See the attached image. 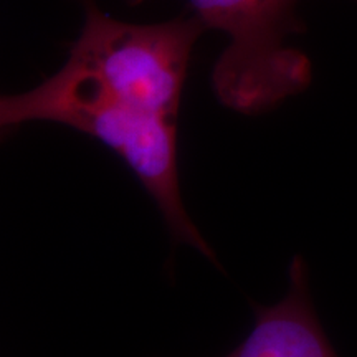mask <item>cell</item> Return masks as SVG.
<instances>
[{
	"label": "cell",
	"instance_id": "3957f363",
	"mask_svg": "<svg viewBox=\"0 0 357 357\" xmlns=\"http://www.w3.org/2000/svg\"><path fill=\"white\" fill-rule=\"evenodd\" d=\"M205 29L227 45L212 71L215 96L242 114L273 109L311 83V61L291 47L298 0H189Z\"/></svg>",
	"mask_w": 357,
	"mask_h": 357
},
{
	"label": "cell",
	"instance_id": "277c9868",
	"mask_svg": "<svg viewBox=\"0 0 357 357\" xmlns=\"http://www.w3.org/2000/svg\"><path fill=\"white\" fill-rule=\"evenodd\" d=\"M225 357H339L316 316L300 257L289 265L283 300L258 306L252 331Z\"/></svg>",
	"mask_w": 357,
	"mask_h": 357
},
{
	"label": "cell",
	"instance_id": "5b68a950",
	"mask_svg": "<svg viewBox=\"0 0 357 357\" xmlns=\"http://www.w3.org/2000/svg\"><path fill=\"white\" fill-rule=\"evenodd\" d=\"M129 3H141V2H144V0H128Z\"/></svg>",
	"mask_w": 357,
	"mask_h": 357
},
{
	"label": "cell",
	"instance_id": "6da1fadb",
	"mask_svg": "<svg viewBox=\"0 0 357 357\" xmlns=\"http://www.w3.org/2000/svg\"><path fill=\"white\" fill-rule=\"evenodd\" d=\"M48 121L70 126L108 146L153 197L178 243L215 261L184 207L178 182L177 121L144 113L111 95L91 75L66 63L38 86L0 100V124Z\"/></svg>",
	"mask_w": 357,
	"mask_h": 357
},
{
	"label": "cell",
	"instance_id": "7a4b0ae2",
	"mask_svg": "<svg viewBox=\"0 0 357 357\" xmlns=\"http://www.w3.org/2000/svg\"><path fill=\"white\" fill-rule=\"evenodd\" d=\"M205 30L197 15L129 24L84 0L82 33L66 61L131 108L177 121L192 50Z\"/></svg>",
	"mask_w": 357,
	"mask_h": 357
}]
</instances>
